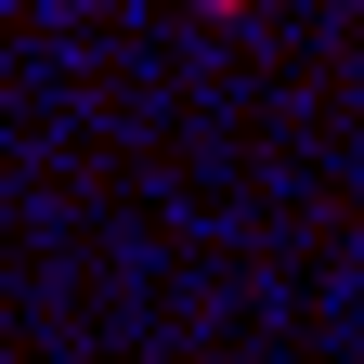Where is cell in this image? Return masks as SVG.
Returning <instances> with one entry per match:
<instances>
[{
	"label": "cell",
	"instance_id": "cell-1",
	"mask_svg": "<svg viewBox=\"0 0 364 364\" xmlns=\"http://www.w3.org/2000/svg\"><path fill=\"white\" fill-rule=\"evenodd\" d=\"M208 14H235V0H208Z\"/></svg>",
	"mask_w": 364,
	"mask_h": 364
}]
</instances>
